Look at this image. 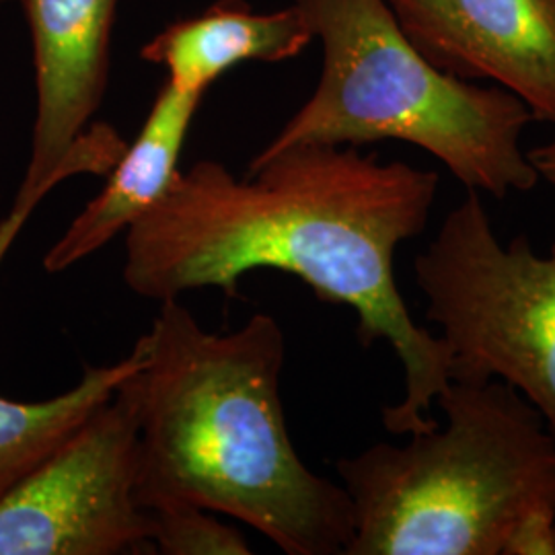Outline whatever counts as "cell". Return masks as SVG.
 <instances>
[{"instance_id": "obj_10", "label": "cell", "mask_w": 555, "mask_h": 555, "mask_svg": "<svg viewBox=\"0 0 555 555\" xmlns=\"http://www.w3.org/2000/svg\"><path fill=\"white\" fill-rule=\"evenodd\" d=\"M315 40L309 21L293 2L259 13L247 0H217L199 15L173 21L140 48V59L167 70L179 89L206 91L245 62L295 59Z\"/></svg>"}, {"instance_id": "obj_12", "label": "cell", "mask_w": 555, "mask_h": 555, "mask_svg": "<svg viewBox=\"0 0 555 555\" xmlns=\"http://www.w3.org/2000/svg\"><path fill=\"white\" fill-rule=\"evenodd\" d=\"M153 547L163 555H247L245 535L224 525L217 513L192 504H171L151 511Z\"/></svg>"}, {"instance_id": "obj_9", "label": "cell", "mask_w": 555, "mask_h": 555, "mask_svg": "<svg viewBox=\"0 0 555 555\" xmlns=\"http://www.w3.org/2000/svg\"><path fill=\"white\" fill-rule=\"evenodd\" d=\"M204 95L165 80L132 144H126L107 183L48 249L43 270L60 274L101 247L159 204L179 176V159Z\"/></svg>"}, {"instance_id": "obj_14", "label": "cell", "mask_w": 555, "mask_h": 555, "mask_svg": "<svg viewBox=\"0 0 555 555\" xmlns=\"http://www.w3.org/2000/svg\"><path fill=\"white\" fill-rule=\"evenodd\" d=\"M527 153H529V159L535 167L539 181L547 183L555 192V134L552 139L545 140L543 144H539Z\"/></svg>"}, {"instance_id": "obj_2", "label": "cell", "mask_w": 555, "mask_h": 555, "mask_svg": "<svg viewBox=\"0 0 555 555\" xmlns=\"http://www.w3.org/2000/svg\"><path fill=\"white\" fill-rule=\"evenodd\" d=\"M137 348L121 389L137 417L142 508L192 504L237 518L284 554L346 555L350 496L305 465L286 428L276 319L258 313L215 334L173 298Z\"/></svg>"}, {"instance_id": "obj_1", "label": "cell", "mask_w": 555, "mask_h": 555, "mask_svg": "<svg viewBox=\"0 0 555 555\" xmlns=\"http://www.w3.org/2000/svg\"><path fill=\"white\" fill-rule=\"evenodd\" d=\"M438 181L437 171L358 146L259 153L243 179L198 160L124 235L121 276L157 302L198 288L238 297V280L254 270L297 276L321 302L357 313L364 348L391 346L403 396L383 408V426L410 437L437 426L433 405L453 362L442 337L412 318L396 280L397 249L426 231Z\"/></svg>"}, {"instance_id": "obj_3", "label": "cell", "mask_w": 555, "mask_h": 555, "mask_svg": "<svg viewBox=\"0 0 555 555\" xmlns=\"http://www.w3.org/2000/svg\"><path fill=\"white\" fill-rule=\"evenodd\" d=\"M447 424L336 463L354 511L346 555H502L516 522L555 508V437L500 378H451Z\"/></svg>"}, {"instance_id": "obj_4", "label": "cell", "mask_w": 555, "mask_h": 555, "mask_svg": "<svg viewBox=\"0 0 555 555\" xmlns=\"http://www.w3.org/2000/svg\"><path fill=\"white\" fill-rule=\"evenodd\" d=\"M321 41V77L263 155L300 144L401 140L467 190L504 199L541 183L522 137L531 109L511 91L440 70L403 34L387 0H295Z\"/></svg>"}, {"instance_id": "obj_5", "label": "cell", "mask_w": 555, "mask_h": 555, "mask_svg": "<svg viewBox=\"0 0 555 555\" xmlns=\"http://www.w3.org/2000/svg\"><path fill=\"white\" fill-rule=\"evenodd\" d=\"M426 319L451 352V378H500L555 437V238L537 254L527 235L502 243L469 190L414 259Z\"/></svg>"}, {"instance_id": "obj_8", "label": "cell", "mask_w": 555, "mask_h": 555, "mask_svg": "<svg viewBox=\"0 0 555 555\" xmlns=\"http://www.w3.org/2000/svg\"><path fill=\"white\" fill-rule=\"evenodd\" d=\"M440 70L490 80L555 124V0H387Z\"/></svg>"}, {"instance_id": "obj_11", "label": "cell", "mask_w": 555, "mask_h": 555, "mask_svg": "<svg viewBox=\"0 0 555 555\" xmlns=\"http://www.w3.org/2000/svg\"><path fill=\"white\" fill-rule=\"evenodd\" d=\"M139 364L134 346L116 364L87 366L79 383L60 396L43 401L0 396V502L109 401Z\"/></svg>"}, {"instance_id": "obj_13", "label": "cell", "mask_w": 555, "mask_h": 555, "mask_svg": "<svg viewBox=\"0 0 555 555\" xmlns=\"http://www.w3.org/2000/svg\"><path fill=\"white\" fill-rule=\"evenodd\" d=\"M502 555H555V508H535L522 516Z\"/></svg>"}, {"instance_id": "obj_15", "label": "cell", "mask_w": 555, "mask_h": 555, "mask_svg": "<svg viewBox=\"0 0 555 555\" xmlns=\"http://www.w3.org/2000/svg\"><path fill=\"white\" fill-rule=\"evenodd\" d=\"M0 2H20V0H0Z\"/></svg>"}, {"instance_id": "obj_6", "label": "cell", "mask_w": 555, "mask_h": 555, "mask_svg": "<svg viewBox=\"0 0 555 555\" xmlns=\"http://www.w3.org/2000/svg\"><path fill=\"white\" fill-rule=\"evenodd\" d=\"M139 430L118 391L0 502V555L155 554Z\"/></svg>"}, {"instance_id": "obj_7", "label": "cell", "mask_w": 555, "mask_h": 555, "mask_svg": "<svg viewBox=\"0 0 555 555\" xmlns=\"http://www.w3.org/2000/svg\"><path fill=\"white\" fill-rule=\"evenodd\" d=\"M34 46L31 155L11 212L0 222V261L25 220L64 179L105 176L126 142L91 124L109 85L119 0H20Z\"/></svg>"}]
</instances>
